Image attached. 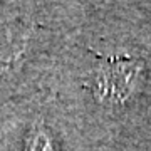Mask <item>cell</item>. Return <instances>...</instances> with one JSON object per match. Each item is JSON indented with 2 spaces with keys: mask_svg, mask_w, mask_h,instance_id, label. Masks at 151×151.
<instances>
[{
  "mask_svg": "<svg viewBox=\"0 0 151 151\" xmlns=\"http://www.w3.org/2000/svg\"><path fill=\"white\" fill-rule=\"evenodd\" d=\"M97 65L92 79V91L101 103H124L134 87V79L141 67V60L126 55H96Z\"/></svg>",
  "mask_w": 151,
  "mask_h": 151,
  "instance_id": "6da1fadb",
  "label": "cell"
},
{
  "mask_svg": "<svg viewBox=\"0 0 151 151\" xmlns=\"http://www.w3.org/2000/svg\"><path fill=\"white\" fill-rule=\"evenodd\" d=\"M30 32L29 29L19 25L5 29L0 32V79L20 65L30 47Z\"/></svg>",
  "mask_w": 151,
  "mask_h": 151,
  "instance_id": "7a4b0ae2",
  "label": "cell"
},
{
  "mask_svg": "<svg viewBox=\"0 0 151 151\" xmlns=\"http://www.w3.org/2000/svg\"><path fill=\"white\" fill-rule=\"evenodd\" d=\"M25 151H57L54 146V141L49 136L45 129H35L29 139Z\"/></svg>",
  "mask_w": 151,
  "mask_h": 151,
  "instance_id": "3957f363",
  "label": "cell"
}]
</instances>
